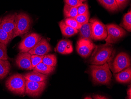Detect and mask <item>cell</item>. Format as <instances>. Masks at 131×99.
Segmentation results:
<instances>
[{
	"label": "cell",
	"instance_id": "cell-11",
	"mask_svg": "<svg viewBox=\"0 0 131 99\" xmlns=\"http://www.w3.org/2000/svg\"><path fill=\"white\" fill-rule=\"evenodd\" d=\"M17 13L9 14L4 17L1 21L0 26L8 32L13 39L15 29V18Z\"/></svg>",
	"mask_w": 131,
	"mask_h": 99
},
{
	"label": "cell",
	"instance_id": "cell-32",
	"mask_svg": "<svg viewBox=\"0 0 131 99\" xmlns=\"http://www.w3.org/2000/svg\"><path fill=\"white\" fill-rule=\"evenodd\" d=\"M118 9L123 8V7L125 5L128 0H115Z\"/></svg>",
	"mask_w": 131,
	"mask_h": 99
},
{
	"label": "cell",
	"instance_id": "cell-33",
	"mask_svg": "<svg viewBox=\"0 0 131 99\" xmlns=\"http://www.w3.org/2000/svg\"><path fill=\"white\" fill-rule=\"evenodd\" d=\"M93 98L95 99H108L107 97L104 96L100 95H95L93 96Z\"/></svg>",
	"mask_w": 131,
	"mask_h": 99
},
{
	"label": "cell",
	"instance_id": "cell-20",
	"mask_svg": "<svg viewBox=\"0 0 131 99\" xmlns=\"http://www.w3.org/2000/svg\"><path fill=\"white\" fill-rule=\"evenodd\" d=\"M55 69V66H49L41 62L35 66L33 70L43 74L48 75L51 74Z\"/></svg>",
	"mask_w": 131,
	"mask_h": 99
},
{
	"label": "cell",
	"instance_id": "cell-1",
	"mask_svg": "<svg viewBox=\"0 0 131 99\" xmlns=\"http://www.w3.org/2000/svg\"><path fill=\"white\" fill-rule=\"evenodd\" d=\"M89 62L92 65H101L114 59L115 51L111 43L95 46Z\"/></svg>",
	"mask_w": 131,
	"mask_h": 99
},
{
	"label": "cell",
	"instance_id": "cell-25",
	"mask_svg": "<svg viewBox=\"0 0 131 99\" xmlns=\"http://www.w3.org/2000/svg\"><path fill=\"white\" fill-rule=\"evenodd\" d=\"M123 26L128 32L131 31V11L128 12L124 16Z\"/></svg>",
	"mask_w": 131,
	"mask_h": 99
},
{
	"label": "cell",
	"instance_id": "cell-37",
	"mask_svg": "<svg viewBox=\"0 0 131 99\" xmlns=\"http://www.w3.org/2000/svg\"><path fill=\"white\" fill-rule=\"evenodd\" d=\"M80 1H81V2H84V1H87V0H79Z\"/></svg>",
	"mask_w": 131,
	"mask_h": 99
},
{
	"label": "cell",
	"instance_id": "cell-24",
	"mask_svg": "<svg viewBox=\"0 0 131 99\" xmlns=\"http://www.w3.org/2000/svg\"><path fill=\"white\" fill-rule=\"evenodd\" d=\"M12 40L10 35L0 26V42L7 46Z\"/></svg>",
	"mask_w": 131,
	"mask_h": 99
},
{
	"label": "cell",
	"instance_id": "cell-35",
	"mask_svg": "<svg viewBox=\"0 0 131 99\" xmlns=\"http://www.w3.org/2000/svg\"><path fill=\"white\" fill-rule=\"evenodd\" d=\"M84 99H92V97H91L90 96H87L86 97H84Z\"/></svg>",
	"mask_w": 131,
	"mask_h": 99
},
{
	"label": "cell",
	"instance_id": "cell-31",
	"mask_svg": "<svg viewBox=\"0 0 131 99\" xmlns=\"http://www.w3.org/2000/svg\"><path fill=\"white\" fill-rule=\"evenodd\" d=\"M66 4L73 7H78L83 4L79 0H64Z\"/></svg>",
	"mask_w": 131,
	"mask_h": 99
},
{
	"label": "cell",
	"instance_id": "cell-17",
	"mask_svg": "<svg viewBox=\"0 0 131 99\" xmlns=\"http://www.w3.org/2000/svg\"><path fill=\"white\" fill-rule=\"evenodd\" d=\"M59 26L62 35L67 37H72L78 32V30L66 24L64 21L62 20L60 21L59 23Z\"/></svg>",
	"mask_w": 131,
	"mask_h": 99
},
{
	"label": "cell",
	"instance_id": "cell-26",
	"mask_svg": "<svg viewBox=\"0 0 131 99\" xmlns=\"http://www.w3.org/2000/svg\"><path fill=\"white\" fill-rule=\"evenodd\" d=\"M66 24L72 27L75 29L79 30L80 29L81 25H80L79 23H78L74 17H68L66 18L64 20Z\"/></svg>",
	"mask_w": 131,
	"mask_h": 99
},
{
	"label": "cell",
	"instance_id": "cell-12",
	"mask_svg": "<svg viewBox=\"0 0 131 99\" xmlns=\"http://www.w3.org/2000/svg\"><path fill=\"white\" fill-rule=\"evenodd\" d=\"M51 50L50 46L48 41L45 38H42L28 53L31 55H36L39 56H44L48 53Z\"/></svg>",
	"mask_w": 131,
	"mask_h": 99
},
{
	"label": "cell",
	"instance_id": "cell-9",
	"mask_svg": "<svg viewBox=\"0 0 131 99\" xmlns=\"http://www.w3.org/2000/svg\"><path fill=\"white\" fill-rule=\"evenodd\" d=\"M46 86V80L41 82L25 80V94L32 97H37L43 92Z\"/></svg>",
	"mask_w": 131,
	"mask_h": 99
},
{
	"label": "cell",
	"instance_id": "cell-6",
	"mask_svg": "<svg viewBox=\"0 0 131 99\" xmlns=\"http://www.w3.org/2000/svg\"><path fill=\"white\" fill-rule=\"evenodd\" d=\"M106 26L107 32V36L105 39L106 43H115L126 35V31L117 25L108 24Z\"/></svg>",
	"mask_w": 131,
	"mask_h": 99
},
{
	"label": "cell",
	"instance_id": "cell-13",
	"mask_svg": "<svg viewBox=\"0 0 131 99\" xmlns=\"http://www.w3.org/2000/svg\"><path fill=\"white\" fill-rule=\"evenodd\" d=\"M15 62L16 66L20 69L31 70V55L28 52L19 53Z\"/></svg>",
	"mask_w": 131,
	"mask_h": 99
},
{
	"label": "cell",
	"instance_id": "cell-34",
	"mask_svg": "<svg viewBox=\"0 0 131 99\" xmlns=\"http://www.w3.org/2000/svg\"><path fill=\"white\" fill-rule=\"evenodd\" d=\"M127 94L128 96V99H131V87L128 88L127 91Z\"/></svg>",
	"mask_w": 131,
	"mask_h": 99
},
{
	"label": "cell",
	"instance_id": "cell-27",
	"mask_svg": "<svg viewBox=\"0 0 131 99\" xmlns=\"http://www.w3.org/2000/svg\"><path fill=\"white\" fill-rule=\"evenodd\" d=\"M89 13H88L85 14L77 15L74 18L80 25H82L89 22Z\"/></svg>",
	"mask_w": 131,
	"mask_h": 99
},
{
	"label": "cell",
	"instance_id": "cell-7",
	"mask_svg": "<svg viewBox=\"0 0 131 99\" xmlns=\"http://www.w3.org/2000/svg\"><path fill=\"white\" fill-rule=\"evenodd\" d=\"M39 34L31 33L25 37L19 44L18 49L20 53L28 52L42 39Z\"/></svg>",
	"mask_w": 131,
	"mask_h": 99
},
{
	"label": "cell",
	"instance_id": "cell-21",
	"mask_svg": "<svg viewBox=\"0 0 131 99\" xmlns=\"http://www.w3.org/2000/svg\"><path fill=\"white\" fill-rule=\"evenodd\" d=\"M101 5L111 12H115L118 10L115 0H97Z\"/></svg>",
	"mask_w": 131,
	"mask_h": 99
},
{
	"label": "cell",
	"instance_id": "cell-8",
	"mask_svg": "<svg viewBox=\"0 0 131 99\" xmlns=\"http://www.w3.org/2000/svg\"><path fill=\"white\" fill-rule=\"evenodd\" d=\"M90 23L92 27L93 40H105L107 36L106 25L97 19L95 18L90 20Z\"/></svg>",
	"mask_w": 131,
	"mask_h": 99
},
{
	"label": "cell",
	"instance_id": "cell-28",
	"mask_svg": "<svg viewBox=\"0 0 131 99\" xmlns=\"http://www.w3.org/2000/svg\"><path fill=\"white\" fill-rule=\"evenodd\" d=\"M44 56H39L36 55H31V69H33L40 63L42 62V59Z\"/></svg>",
	"mask_w": 131,
	"mask_h": 99
},
{
	"label": "cell",
	"instance_id": "cell-23",
	"mask_svg": "<svg viewBox=\"0 0 131 99\" xmlns=\"http://www.w3.org/2000/svg\"><path fill=\"white\" fill-rule=\"evenodd\" d=\"M42 62L47 65L56 66L57 63L56 56L54 54H46L44 55Z\"/></svg>",
	"mask_w": 131,
	"mask_h": 99
},
{
	"label": "cell",
	"instance_id": "cell-16",
	"mask_svg": "<svg viewBox=\"0 0 131 99\" xmlns=\"http://www.w3.org/2000/svg\"><path fill=\"white\" fill-rule=\"evenodd\" d=\"M24 77L26 80L34 82L45 81L48 79V75L41 74L35 70L33 71L26 74L24 75Z\"/></svg>",
	"mask_w": 131,
	"mask_h": 99
},
{
	"label": "cell",
	"instance_id": "cell-18",
	"mask_svg": "<svg viewBox=\"0 0 131 99\" xmlns=\"http://www.w3.org/2000/svg\"><path fill=\"white\" fill-rule=\"evenodd\" d=\"M79 30L81 38H86L91 40H93L92 27L90 22L81 25Z\"/></svg>",
	"mask_w": 131,
	"mask_h": 99
},
{
	"label": "cell",
	"instance_id": "cell-2",
	"mask_svg": "<svg viewBox=\"0 0 131 99\" xmlns=\"http://www.w3.org/2000/svg\"><path fill=\"white\" fill-rule=\"evenodd\" d=\"M90 71L95 83L104 85L110 84L112 74L108 63L101 65H92L90 66Z\"/></svg>",
	"mask_w": 131,
	"mask_h": 99
},
{
	"label": "cell",
	"instance_id": "cell-3",
	"mask_svg": "<svg viewBox=\"0 0 131 99\" xmlns=\"http://www.w3.org/2000/svg\"><path fill=\"white\" fill-rule=\"evenodd\" d=\"M25 80L24 75L21 74H15L6 80L5 86L14 94L23 95L25 93Z\"/></svg>",
	"mask_w": 131,
	"mask_h": 99
},
{
	"label": "cell",
	"instance_id": "cell-10",
	"mask_svg": "<svg viewBox=\"0 0 131 99\" xmlns=\"http://www.w3.org/2000/svg\"><path fill=\"white\" fill-rule=\"evenodd\" d=\"M95 46V45L91 40L81 38L77 42V51L81 57L86 58L91 55Z\"/></svg>",
	"mask_w": 131,
	"mask_h": 99
},
{
	"label": "cell",
	"instance_id": "cell-22",
	"mask_svg": "<svg viewBox=\"0 0 131 99\" xmlns=\"http://www.w3.org/2000/svg\"><path fill=\"white\" fill-rule=\"evenodd\" d=\"M63 12L66 18L75 17L78 15L77 7L70 6L66 4H65Z\"/></svg>",
	"mask_w": 131,
	"mask_h": 99
},
{
	"label": "cell",
	"instance_id": "cell-29",
	"mask_svg": "<svg viewBox=\"0 0 131 99\" xmlns=\"http://www.w3.org/2000/svg\"><path fill=\"white\" fill-rule=\"evenodd\" d=\"M7 46L0 42V60H8Z\"/></svg>",
	"mask_w": 131,
	"mask_h": 99
},
{
	"label": "cell",
	"instance_id": "cell-4",
	"mask_svg": "<svg viewBox=\"0 0 131 99\" xmlns=\"http://www.w3.org/2000/svg\"><path fill=\"white\" fill-rule=\"evenodd\" d=\"M31 24V19L27 14L24 13L17 14L13 39L27 33L30 29Z\"/></svg>",
	"mask_w": 131,
	"mask_h": 99
},
{
	"label": "cell",
	"instance_id": "cell-15",
	"mask_svg": "<svg viewBox=\"0 0 131 99\" xmlns=\"http://www.w3.org/2000/svg\"><path fill=\"white\" fill-rule=\"evenodd\" d=\"M115 79L118 82L121 83H130L131 80V67H128L115 75Z\"/></svg>",
	"mask_w": 131,
	"mask_h": 99
},
{
	"label": "cell",
	"instance_id": "cell-19",
	"mask_svg": "<svg viewBox=\"0 0 131 99\" xmlns=\"http://www.w3.org/2000/svg\"><path fill=\"white\" fill-rule=\"evenodd\" d=\"M11 69V64L8 60H0V80L7 76Z\"/></svg>",
	"mask_w": 131,
	"mask_h": 99
},
{
	"label": "cell",
	"instance_id": "cell-30",
	"mask_svg": "<svg viewBox=\"0 0 131 99\" xmlns=\"http://www.w3.org/2000/svg\"><path fill=\"white\" fill-rule=\"evenodd\" d=\"M77 8L78 15L85 14L89 13L88 6L86 3L82 4Z\"/></svg>",
	"mask_w": 131,
	"mask_h": 99
},
{
	"label": "cell",
	"instance_id": "cell-14",
	"mask_svg": "<svg viewBox=\"0 0 131 99\" xmlns=\"http://www.w3.org/2000/svg\"><path fill=\"white\" fill-rule=\"evenodd\" d=\"M55 51L62 55L71 53L73 51L72 43L69 40H61L57 44Z\"/></svg>",
	"mask_w": 131,
	"mask_h": 99
},
{
	"label": "cell",
	"instance_id": "cell-5",
	"mask_svg": "<svg viewBox=\"0 0 131 99\" xmlns=\"http://www.w3.org/2000/svg\"><path fill=\"white\" fill-rule=\"evenodd\" d=\"M108 63L111 71L116 74L131 66V59L128 54L121 52Z\"/></svg>",
	"mask_w": 131,
	"mask_h": 99
},
{
	"label": "cell",
	"instance_id": "cell-36",
	"mask_svg": "<svg viewBox=\"0 0 131 99\" xmlns=\"http://www.w3.org/2000/svg\"><path fill=\"white\" fill-rule=\"evenodd\" d=\"M2 17H0V25H1V21H2Z\"/></svg>",
	"mask_w": 131,
	"mask_h": 99
}]
</instances>
